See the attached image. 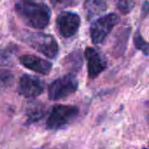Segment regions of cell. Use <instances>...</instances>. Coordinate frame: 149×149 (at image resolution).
I'll list each match as a JSON object with an SVG mask.
<instances>
[{
  "label": "cell",
  "instance_id": "17",
  "mask_svg": "<svg viewBox=\"0 0 149 149\" xmlns=\"http://www.w3.org/2000/svg\"><path fill=\"white\" fill-rule=\"evenodd\" d=\"M142 9H143L142 12L144 13V15L145 16H148V1H146L144 3V4L142 6Z\"/></svg>",
  "mask_w": 149,
  "mask_h": 149
},
{
  "label": "cell",
  "instance_id": "16",
  "mask_svg": "<svg viewBox=\"0 0 149 149\" xmlns=\"http://www.w3.org/2000/svg\"><path fill=\"white\" fill-rule=\"evenodd\" d=\"M55 7H68L76 3L77 0H51Z\"/></svg>",
  "mask_w": 149,
  "mask_h": 149
},
{
  "label": "cell",
  "instance_id": "18",
  "mask_svg": "<svg viewBox=\"0 0 149 149\" xmlns=\"http://www.w3.org/2000/svg\"><path fill=\"white\" fill-rule=\"evenodd\" d=\"M142 149H148V148H142Z\"/></svg>",
  "mask_w": 149,
  "mask_h": 149
},
{
  "label": "cell",
  "instance_id": "6",
  "mask_svg": "<svg viewBox=\"0 0 149 149\" xmlns=\"http://www.w3.org/2000/svg\"><path fill=\"white\" fill-rule=\"evenodd\" d=\"M59 34L65 38L74 36L80 26L81 20L78 14L72 11H62L56 20Z\"/></svg>",
  "mask_w": 149,
  "mask_h": 149
},
{
  "label": "cell",
  "instance_id": "14",
  "mask_svg": "<svg viewBox=\"0 0 149 149\" xmlns=\"http://www.w3.org/2000/svg\"><path fill=\"white\" fill-rule=\"evenodd\" d=\"M134 46H135V48H136L137 50L141 51L145 56H148V42L143 38V37L141 36L140 31H138L136 32V34L134 35Z\"/></svg>",
  "mask_w": 149,
  "mask_h": 149
},
{
  "label": "cell",
  "instance_id": "2",
  "mask_svg": "<svg viewBox=\"0 0 149 149\" xmlns=\"http://www.w3.org/2000/svg\"><path fill=\"white\" fill-rule=\"evenodd\" d=\"M79 110L75 106L56 105L54 106L46 120V127L50 130H59L66 127L76 120Z\"/></svg>",
  "mask_w": 149,
  "mask_h": 149
},
{
  "label": "cell",
  "instance_id": "8",
  "mask_svg": "<svg viewBox=\"0 0 149 149\" xmlns=\"http://www.w3.org/2000/svg\"><path fill=\"white\" fill-rule=\"evenodd\" d=\"M85 57L87 60V71L90 79L97 78L107 68L106 61L94 48L87 47L85 51Z\"/></svg>",
  "mask_w": 149,
  "mask_h": 149
},
{
  "label": "cell",
  "instance_id": "9",
  "mask_svg": "<svg viewBox=\"0 0 149 149\" xmlns=\"http://www.w3.org/2000/svg\"><path fill=\"white\" fill-rule=\"evenodd\" d=\"M19 62L25 68L45 75L49 74L52 68L51 62L34 55H23L19 58Z\"/></svg>",
  "mask_w": 149,
  "mask_h": 149
},
{
  "label": "cell",
  "instance_id": "4",
  "mask_svg": "<svg viewBox=\"0 0 149 149\" xmlns=\"http://www.w3.org/2000/svg\"><path fill=\"white\" fill-rule=\"evenodd\" d=\"M25 40L31 47L49 58H55L58 53V45L52 35L45 33H31Z\"/></svg>",
  "mask_w": 149,
  "mask_h": 149
},
{
  "label": "cell",
  "instance_id": "15",
  "mask_svg": "<svg viewBox=\"0 0 149 149\" xmlns=\"http://www.w3.org/2000/svg\"><path fill=\"white\" fill-rule=\"evenodd\" d=\"M116 4L119 9V10L124 14L127 15L131 12L134 6V2L133 0H116Z\"/></svg>",
  "mask_w": 149,
  "mask_h": 149
},
{
  "label": "cell",
  "instance_id": "11",
  "mask_svg": "<svg viewBox=\"0 0 149 149\" xmlns=\"http://www.w3.org/2000/svg\"><path fill=\"white\" fill-rule=\"evenodd\" d=\"M107 8V5L105 0H86L85 3V10L89 20L105 11Z\"/></svg>",
  "mask_w": 149,
  "mask_h": 149
},
{
  "label": "cell",
  "instance_id": "3",
  "mask_svg": "<svg viewBox=\"0 0 149 149\" xmlns=\"http://www.w3.org/2000/svg\"><path fill=\"white\" fill-rule=\"evenodd\" d=\"M79 86L76 76L66 74L52 81L48 86V98L51 100H60L74 93Z\"/></svg>",
  "mask_w": 149,
  "mask_h": 149
},
{
  "label": "cell",
  "instance_id": "7",
  "mask_svg": "<svg viewBox=\"0 0 149 149\" xmlns=\"http://www.w3.org/2000/svg\"><path fill=\"white\" fill-rule=\"evenodd\" d=\"M45 86L40 78L30 74H24L19 80L18 93L24 98L32 99L41 95Z\"/></svg>",
  "mask_w": 149,
  "mask_h": 149
},
{
  "label": "cell",
  "instance_id": "12",
  "mask_svg": "<svg viewBox=\"0 0 149 149\" xmlns=\"http://www.w3.org/2000/svg\"><path fill=\"white\" fill-rule=\"evenodd\" d=\"M82 64H83V59L80 52H72L66 58V65L73 71L80 70L82 67Z\"/></svg>",
  "mask_w": 149,
  "mask_h": 149
},
{
  "label": "cell",
  "instance_id": "1",
  "mask_svg": "<svg viewBox=\"0 0 149 149\" xmlns=\"http://www.w3.org/2000/svg\"><path fill=\"white\" fill-rule=\"evenodd\" d=\"M15 10L25 24L35 29L45 28L51 19L50 8L33 0H18L15 3Z\"/></svg>",
  "mask_w": 149,
  "mask_h": 149
},
{
  "label": "cell",
  "instance_id": "5",
  "mask_svg": "<svg viewBox=\"0 0 149 149\" xmlns=\"http://www.w3.org/2000/svg\"><path fill=\"white\" fill-rule=\"evenodd\" d=\"M119 21V16L113 12L98 18L90 28V37L92 42L94 45L103 43Z\"/></svg>",
  "mask_w": 149,
  "mask_h": 149
},
{
  "label": "cell",
  "instance_id": "13",
  "mask_svg": "<svg viewBox=\"0 0 149 149\" xmlns=\"http://www.w3.org/2000/svg\"><path fill=\"white\" fill-rule=\"evenodd\" d=\"M14 75L6 69H0V92L8 88L13 84Z\"/></svg>",
  "mask_w": 149,
  "mask_h": 149
},
{
  "label": "cell",
  "instance_id": "10",
  "mask_svg": "<svg viewBox=\"0 0 149 149\" xmlns=\"http://www.w3.org/2000/svg\"><path fill=\"white\" fill-rule=\"evenodd\" d=\"M45 107L39 102H30L25 109L26 124L31 125L38 122L45 115Z\"/></svg>",
  "mask_w": 149,
  "mask_h": 149
}]
</instances>
